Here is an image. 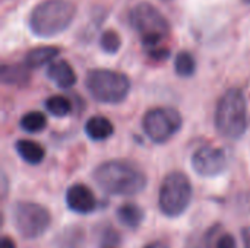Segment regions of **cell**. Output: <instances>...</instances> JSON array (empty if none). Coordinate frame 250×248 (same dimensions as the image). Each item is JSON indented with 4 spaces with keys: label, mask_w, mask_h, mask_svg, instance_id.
Returning a JSON list of instances; mask_svg holds the SVG:
<instances>
[{
    "label": "cell",
    "mask_w": 250,
    "mask_h": 248,
    "mask_svg": "<svg viewBox=\"0 0 250 248\" xmlns=\"http://www.w3.org/2000/svg\"><path fill=\"white\" fill-rule=\"evenodd\" d=\"M129 22L148 50L158 47L170 35L167 18L148 1H141L130 9Z\"/></svg>",
    "instance_id": "obj_4"
},
{
    "label": "cell",
    "mask_w": 250,
    "mask_h": 248,
    "mask_svg": "<svg viewBox=\"0 0 250 248\" xmlns=\"http://www.w3.org/2000/svg\"><path fill=\"white\" fill-rule=\"evenodd\" d=\"M66 206L78 215H88L97 209V199L85 184H73L66 191Z\"/></svg>",
    "instance_id": "obj_10"
},
{
    "label": "cell",
    "mask_w": 250,
    "mask_h": 248,
    "mask_svg": "<svg viewBox=\"0 0 250 248\" xmlns=\"http://www.w3.org/2000/svg\"><path fill=\"white\" fill-rule=\"evenodd\" d=\"M44 105H45V110L51 115L59 117V118L66 117L72 111L70 101L66 96H63V95H53V96H50L48 99H45Z\"/></svg>",
    "instance_id": "obj_19"
},
{
    "label": "cell",
    "mask_w": 250,
    "mask_h": 248,
    "mask_svg": "<svg viewBox=\"0 0 250 248\" xmlns=\"http://www.w3.org/2000/svg\"><path fill=\"white\" fill-rule=\"evenodd\" d=\"M19 126L26 133H40L47 127V117L41 111H29L21 117Z\"/></svg>",
    "instance_id": "obj_17"
},
{
    "label": "cell",
    "mask_w": 250,
    "mask_h": 248,
    "mask_svg": "<svg viewBox=\"0 0 250 248\" xmlns=\"http://www.w3.org/2000/svg\"><path fill=\"white\" fill-rule=\"evenodd\" d=\"M183 120L180 113L171 107H157L149 110L144 120L142 127L145 134L158 145L168 142L180 129Z\"/></svg>",
    "instance_id": "obj_8"
},
{
    "label": "cell",
    "mask_w": 250,
    "mask_h": 248,
    "mask_svg": "<svg viewBox=\"0 0 250 248\" xmlns=\"http://www.w3.org/2000/svg\"><path fill=\"white\" fill-rule=\"evenodd\" d=\"M47 77L62 89L75 86L78 80L73 67L66 60H53L47 67Z\"/></svg>",
    "instance_id": "obj_11"
},
{
    "label": "cell",
    "mask_w": 250,
    "mask_h": 248,
    "mask_svg": "<svg viewBox=\"0 0 250 248\" xmlns=\"http://www.w3.org/2000/svg\"><path fill=\"white\" fill-rule=\"evenodd\" d=\"M15 149L19 158L29 165H38L45 158V149L38 142L29 139H19L15 143Z\"/></svg>",
    "instance_id": "obj_13"
},
{
    "label": "cell",
    "mask_w": 250,
    "mask_h": 248,
    "mask_svg": "<svg viewBox=\"0 0 250 248\" xmlns=\"http://www.w3.org/2000/svg\"><path fill=\"white\" fill-rule=\"evenodd\" d=\"M144 248H170V246L164 241H155V243H151L148 246H145Z\"/></svg>",
    "instance_id": "obj_23"
},
{
    "label": "cell",
    "mask_w": 250,
    "mask_h": 248,
    "mask_svg": "<svg viewBox=\"0 0 250 248\" xmlns=\"http://www.w3.org/2000/svg\"><path fill=\"white\" fill-rule=\"evenodd\" d=\"M100 45L104 53L116 54L122 47V37L114 29H107L103 32V35L100 38Z\"/></svg>",
    "instance_id": "obj_20"
},
{
    "label": "cell",
    "mask_w": 250,
    "mask_h": 248,
    "mask_svg": "<svg viewBox=\"0 0 250 248\" xmlns=\"http://www.w3.org/2000/svg\"><path fill=\"white\" fill-rule=\"evenodd\" d=\"M174 70L180 77H190L196 73V60L189 51L177 53L174 58Z\"/></svg>",
    "instance_id": "obj_18"
},
{
    "label": "cell",
    "mask_w": 250,
    "mask_h": 248,
    "mask_svg": "<svg viewBox=\"0 0 250 248\" xmlns=\"http://www.w3.org/2000/svg\"><path fill=\"white\" fill-rule=\"evenodd\" d=\"M95 184L110 196L130 197L145 190L148 178L135 164L123 159H111L94 170Z\"/></svg>",
    "instance_id": "obj_1"
},
{
    "label": "cell",
    "mask_w": 250,
    "mask_h": 248,
    "mask_svg": "<svg viewBox=\"0 0 250 248\" xmlns=\"http://www.w3.org/2000/svg\"><path fill=\"white\" fill-rule=\"evenodd\" d=\"M217 248H237V243H236V240H234V237L231 234H224L220 238Z\"/></svg>",
    "instance_id": "obj_21"
},
{
    "label": "cell",
    "mask_w": 250,
    "mask_h": 248,
    "mask_svg": "<svg viewBox=\"0 0 250 248\" xmlns=\"http://www.w3.org/2000/svg\"><path fill=\"white\" fill-rule=\"evenodd\" d=\"M242 235H243V241H245V248H250V229H243V232H242Z\"/></svg>",
    "instance_id": "obj_24"
},
{
    "label": "cell",
    "mask_w": 250,
    "mask_h": 248,
    "mask_svg": "<svg viewBox=\"0 0 250 248\" xmlns=\"http://www.w3.org/2000/svg\"><path fill=\"white\" fill-rule=\"evenodd\" d=\"M85 133L91 140L103 142V140H107L108 137L113 136L114 126L107 117L94 115V117L88 118V121L85 123Z\"/></svg>",
    "instance_id": "obj_12"
},
{
    "label": "cell",
    "mask_w": 250,
    "mask_h": 248,
    "mask_svg": "<svg viewBox=\"0 0 250 248\" xmlns=\"http://www.w3.org/2000/svg\"><path fill=\"white\" fill-rule=\"evenodd\" d=\"M0 248H16V244L15 241L10 238V237H1V244H0Z\"/></svg>",
    "instance_id": "obj_22"
},
{
    "label": "cell",
    "mask_w": 250,
    "mask_h": 248,
    "mask_svg": "<svg viewBox=\"0 0 250 248\" xmlns=\"http://www.w3.org/2000/svg\"><path fill=\"white\" fill-rule=\"evenodd\" d=\"M190 162L193 171L204 178H212L221 175L229 165L226 152L220 148L209 146V145L196 149L195 153L192 155Z\"/></svg>",
    "instance_id": "obj_9"
},
{
    "label": "cell",
    "mask_w": 250,
    "mask_h": 248,
    "mask_svg": "<svg viewBox=\"0 0 250 248\" xmlns=\"http://www.w3.org/2000/svg\"><path fill=\"white\" fill-rule=\"evenodd\" d=\"M193 189L189 177L182 171L167 174L161 183L158 194V206L167 218L182 216L190 206Z\"/></svg>",
    "instance_id": "obj_6"
},
{
    "label": "cell",
    "mask_w": 250,
    "mask_h": 248,
    "mask_svg": "<svg viewBox=\"0 0 250 248\" xmlns=\"http://www.w3.org/2000/svg\"><path fill=\"white\" fill-rule=\"evenodd\" d=\"M243 1H246V3H250V0H243Z\"/></svg>",
    "instance_id": "obj_25"
},
{
    "label": "cell",
    "mask_w": 250,
    "mask_h": 248,
    "mask_svg": "<svg viewBox=\"0 0 250 248\" xmlns=\"http://www.w3.org/2000/svg\"><path fill=\"white\" fill-rule=\"evenodd\" d=\"M116 216L123 227L129 229H136L142 225L145 219V212L141 206L135 203H125L116 210Z\"/></svg>",
    "instance_id": "obj_14"
},
{
    "label": "cell",
    "mask_w": 250,
    "mask_h": 248,
    "mask_svg": "<svg viewBox=\"0 0 250 248\" xmlns=\"http://www.w3.org/2000/svg\"><path fill=\"white\" fill-rule=\"evenodd\" d=\"M85 86L91 96L101 104L123 102L130 91L129 77L111 69H92L86 73Z\"/></svg>",
    "instance_id": "obj_5"
},
{
    "label": "cell",
    "mask_w": 250,
    "mask_h": 248,
    "mask_svg": "<svg viewBox=\"0 0 250 248\" xmlns=\"http://www.w3.org/2000/svg\"><path fill=\"white\" fill-rule=\"evenodd\" d=\"M60 54V50L57 47H38V48H32L31 51L26 53L23 63L29 67V69H35V67H41L44 64H50L57 56Z\"/></svg>",
    "instance_id": "obj_15"
},
{
    "label": "cell",
    "mask_w": 250,
    "mask_h": 248,
    "mask_svg": "<svg viewBox=\"0 0 250 248\" xmlns=\"http://www.w3.org/2000/svg\"><path fill=\"white\" fill-rule=\"evenodd\" d=\"M215 129L226 139H239L248 129V102L239 88L224 92L215 108Z\"/></svg>",
    "instance_id": "obj_3"
},
{
    "label": "cell",
    "mask_w": 250,
    "mask_h": 248,
    "mask_svg": "<svg viewBox=\"0 0 250 248\" xmlns=\"http://www.w3.org/2000/svg\"><path fill=\"white\" fill-rule=\"evenodd\" d=\"M164 1H170V0H164Z\"/></svg>",
    "instance_id": "obj_26"
},
{
    "label": "cell",
    "mask_w": 250,
    "mask_h": 248,
    "mask_svg": "<svg viewBox=\"0 0 250 248\" xmlns=\"http://www.w3.org/2000/svg\"><path fill=\"white\" fill-rule=\"evenodd\" d=\"M10 216L15 231L28 241L42 237L51 225L50 212L44 206L28 200L13 203Z\"/></svg>",
    "instance_id": "obj_7"
},
{
    "label": "cell",
    "mask_w": 250,
    "mask_h": 248,
    "mask_svg": "<svg viewBox=\"0 0 250 248\" xmlns=\"http://www.w3.org/2000/svg\"><path fill=\"white\" fill-rule=\"evenodd\" d=\"M29 79V67L23 64H9L1 67V82L4 85H25Z\"/></svg>",
    "instance_id": "obj_16"
},
{
    "label": "cell",
    "mask_w": 250,
    "mask_h": 248,
    "mask_svg": "<svg viewBox=\"0 0 250 248\" xmlns=\"http://www.w3.org/2000/svg\"><path fill=\"white\" fill-rule=\"evenodd\" d=\"M76 16V6L70 0H42L29 13L31 32L40 38H53L64 32Z\"/></svg>",
    "instance_id": "obj_2"
}]
</instances>
